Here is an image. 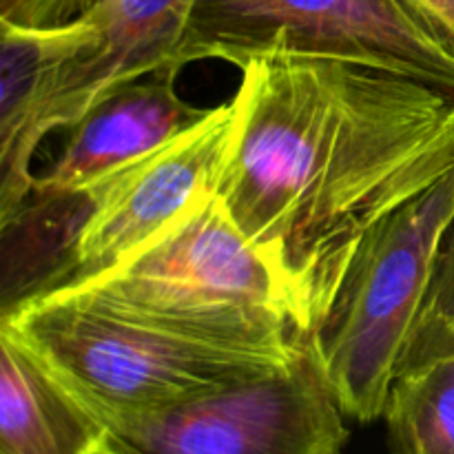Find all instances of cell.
Returning <instances> with one entry per match:
<instances>
[{"label": "cell", "mask_w": 454, "mask_h": 454, "mask_svg": "<svg viewBox=\"0 0 454 454\" xmlns=\"http://www.w3.org/2000/svg\"><path fill=\"white\" fill-rule=\"evenodd\" d=\"M0 189L13 180L47 65L43 29L0 22Z\"/></svg>", "instance_id": "10"}, {"label": "cell", "mask_w": 454, "mask_h": 454, "mask_svg": "<svg viewBox=\"0 0 454 454\" xmlns=\"http://www.w3.org/2000/svg\"><path fill=\"white\" fill-rule=\"evenodd\" d=\"M433 350H448L454 355V335H433V337H415L408 344L406 355L403 359L411 357V355H421V353H433Z\"/></svg>", "instance_id": "14"}, {"label": "cell", "mask_w": 454, "mask_h": 454, "mask_svg": "<svg viewBox=\"0 0 454 454\" xmlns=\"http://www.w3.org/2000/svg\"><path fill=\"white\" fill-rule=\"evenodd\" d=\"M106 426L0 324V454H102Z\"/></svg>", "instance_id": "8"}, {"label": "cell", "mask_w": 454, "mask_h": 454, "mask_svg": "<svg viewBox=\"0 0 454 454\" xmlns=\"http://www.w3.org/2000/svg\"><path fill=\"white\" fill-rule=\"evenodd\" d=\"M217 200L310 335L362 239L454 167V96L335 58L239 67Z\"/></svg>", "instance_id": "1"}, {"label": "cell", "mask_w": 454, "mask_h": 454, "mask_svg": "<svg viewBox=\"0 0 454 454\" xmlns=\"http://www.w3.org/2000/svg\"><path fill=\"white\" fill-rule=\"evenodd\" d=\"M0 324L105 424L291 366L309 341L273 350L211 340L84 286L27 297Z\"/></svg>", "instance_id": "2"}, {"label": "cell", "mask_w": 454, "mask_h": 454, "mask_svg": "<svg viewBox=\"0 0 454 454\" xmlns=\"http://www.w3.org/2000/svg\"><path fill=\"white\" fill-rule=\"evenodd\" d=\"M266 53L335 58L454 96V43L411 0H193L177 65Z\"/></svg>", "instance_id": "4"}, {"label": "cell", "mask_w": 454, "mask_h": 454, "mask_svg": "<svg viewBox=\"0 0 454 454\" xmlns=\"http://www.w3.org/2000/svg\"><path fill=\"white\" fill-rule=\"evenodd\" d=\"M235 124L233 98L184 136L84 193L25 204L31 233L53 257V275L44 291L80 286L109 273L155 235L215 198Z\"/></svg>", "instance_id": "5"}, {"label": "cell", "mask_w": 454, "mask_h": 454, "mask_svg": "<svg viewBox=\"0 0 454 454\" xmlns=\"http://www.w3.org/2000/svg\"><path fill=\"white\" fill-rule=\"evenodd\" d=\"M450 43H454V0H411Z\"/></svg>", "instance_id": "13"}, {"label": "cell", "mask_w": 454, "mask_h": 454, "mask_svg": "<svg viewBox=\"0 0 454 454\" xmlns=\"http://www.w3.org/2000/svg\"><path fill=\"white\" fill-rule=\"evenodd\" d=\"M384 419L390 454H454V355L403 359Z\"/></svg>", "instance_id": "9"}, {"label": "cell", "mask_w": 454, "mask_h": 454, "mask_svg": "<svg viewBox=\"0 0 454 454\" xmlns=\"http://www.w3.org/2000/svg\"><path fill=\"white\" fill-rule=\"evenodd\" d=\"M344 417L306 341L291 366L105 424L102 454H341Z\"/></svg>", "instance_id": "6"}, {"label": "cell", "mask_w": 454, "mask_h": 454, "mask_svg": "<svg viewBox=\"0 0 454 454\" xmlns=\"http://www.w3.org/2000/svg\"><path fill=\"white\" fill-rule=\"evenodd\" d=\"M433 335H454V224L443 242L424 310L411 340Z\"/></svg>", "instance_id": "11"}, {"label": "cell", "mask_w": 454, "mask_h": 454, "mask_svg": "<svg viewBox=\"0 0 454 454\" xmlns=\"http://www.w3.org/2000/svg\"><path fill=\"white\" fill-rule=\"evenodd\" d=\"M102 0H0V22L25 29L69 25Z\"/></svg>", "instance_id": "12"}, {"label": "cell", "mask_w": 454, "mask_h": 454, "mask_svg": "<svg viewBox=\"0 0 454 454\" xmlns=\"http://www.w3.org/2000/svg\"><path fill=\"white\" fill-rule=\"evenodd\" d=\"M452 224L454 167L362 239L309 335L337 406L359 424L384 417Z\"/></svg>", "instance_id": "3"}, {"label": "cell", "mask_w": 454, "mask_h": 454, "mask_svg": "<svg viewBox=\"0 0 454 454\" xmlns=\"http://www.w3.org/2000/svg\"><path fill=\"white\" fill-rule=\"evenodd\" d=\"M173 82L176 75H149L93 105L69 129L56 162L34 176L27 202L47 204L84 193L202 124L215 106L189 105Z\"/></svg>", "instance_id": "7"}]
</instances>
